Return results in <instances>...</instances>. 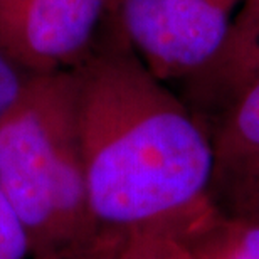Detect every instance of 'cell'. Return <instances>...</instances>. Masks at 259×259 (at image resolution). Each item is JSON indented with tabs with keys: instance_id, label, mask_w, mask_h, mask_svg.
Listing matches in <instances>:
<instances>
[{
	"instance_id": "obj_1",
	"label": "cell",
	"mask_w": 259,
	"mask_h": 259,
	"mask_svg": "<svg viewBox=\"0 0 259 259\" xmlns=\"http://www.w3.org/2000/svg\"><path fill=\"white\" fill-rule=\"evenodd\" d=\"M113 25L74 69L91 214L101 231L163 226L197 242L221 217L212 135Z\"/></svg>"
},
{
	"instance_id": "obj_2",
	"label": "cell",
	"mask_w": 259,
	"mask_h": 259,
	"mask_svg": "<svg viewBox=\"0 0 259 259\" xmlns=\"http://www.w3.org/2000/svg\"><path fill=\"white\" fill-rule=\"evenodd\" d=\"M0 189L32 259L67 256L103 232L88 197L74 69L24 77L0 118Z\"/></svg>"
},
{
	"instance_id": "obj_3",
	"label": "cell",
	"mask_w": 259,
	"mask_h": 259,
	"mask_svg": "<svg viewBox=\"0 0 259 259\" xmlns=\"http://www.w3.org/2000/svg\"><path fill=\"white\" fill-rule=\"evenodd\" d=\"M242 0H116L113 19L140 59L165 82L189 81L224 46Z\"/></svg>"
},
{
	"instance_id": "obj_4",
	"label": "cell",
	"mask_w": 259,
	"mask_h": 259,
	"mask_svg": "<svg viewBox=\"0 0 259 259\" xmlns=\"http://www.w3.org/2000/svg\"><path fill=\"white\" fill-rule=\"evenodd\" d=\"M116 0H0V54L24 76L76 69Z\"/></svg>"
},
{
	"instance_id": "obj_5",
	"label": "cell",
	"mask_w": 259,
	"mask_h": 259,
	"mask_svg": "<svg viewBox=\"0 0 259 259\" xmlns=\"http://www.w3.org/2000/svg\"><path fill=\"white\" fill-rule=\"evenodd\" d=\"M215 175L231 202L259 185V74L219 115L214 135Z\"/></svg>"
},
{
	"instance_id": "obj_6",
	"label": "cell",
	"mask_w": 259,
	"mask_h": 259,
	"mask_svg": "<svg viewBox=\"0 0 259 259\" xmlns=\"http://www.w3.org/2000/svg\"><path fill=\"white\" fill-rule=\"evenodd\" d=\"M257 74L259 0H242L219 54L184 84L195 105L221 115Z\"/></svg>"
},
{
	"instance_id": "obj_7",
	"label": "cell",
	"mask_w": 259,
	"mask_h": 259,
	"mask_svg": "<svg viewBox=\"0 0 259 259\" xmlns=\"http://www.w3.org/2000/svg\"><path fill=\"white\" fill-rule=\"evenodd\" d=\"M116 259H199V251L182 231L152 226L120 232Z\"/></svg>"
},
{
	"instance_id": "obj_8",
	"label": "cell",
	"mask_w": 259,
	"mask_h": 259,
	"mask_svg": "<svg viewBox=\"0 0 259 259\" xmlns=\"http://www.w3.org/2000/svg\"><path fill=\"white\" fill-rule=\"evenodd\" d=\"M195 246L207 259H259V219L247 215L224 219L221 215Z\"/></svg>"
},
{
	"instance_id": "obj_9",
	"label": "cell",
	"mask_w": 259,
	"mask_h": 259,
	"mask_svg": "<svg viewBox=\"0 0 259 259\" xmlns=\"http://www.w3.org/2000/svg\"><path fill=\"white\" fill-rule=\"evenodd\" d=\"M0 259H32L27 231L0 189Z\"/></svg>"
},
{
	"instance_id": "obj_10",
	"label": "cell",
	"mask_w": 259,
	"mask_h": 259,
	"mask_svg": "<svg viewBox=\"0 0 259 259\" xmlns=\"http://www.w3.org/2000/svg\"><path fill=\"white\" fill-rule=\"evenodd\" d=\"M118 237L120 232L103 231L95 242L59 259H116Z\"/></svg>"
},
{
	"instance_id": "obj_11",
	"label": "cell",
	"mask_w": 259,
	"mask_h": 259,
	"mask_svg": "<svg viewBox=\"0 0 259 259\" xmlns=\"http://www.w3.org/2000/svg\"><path fill=\"white\" fill-rule=\"evenodd\" d=\"M24 74L15 69L7 59L0 54V118L12 105L15 96L19 95V90L22 86Z\"/></svg>"
},
{
	"instance_id": "obj_12",
	"label": "cell",
	"mask_w": 259,
	"mask_h": 259,
	"mask_svg": "<svg viewBox=\"0 0 259 259\" xmlns=\"http://www.w3.org/2000/svg\"><path fill=\"white\" fill-rule=\"evenodd\" d=\"M232 205L236 209V215H247L259 219V185L244 195L237 197L236 200H232Z\"/></svg>"
},
{
	"instance_id": "obj_13",
	"label": "cell",
	"mask_w": 259,
	"mask_h": 259,
	"mask_svg": "<svg viewBox=\"0 0 259 259\" xmlns=\"http://www.w3.org/2000/svg\"><path fill=\"white\" fill-rule=\"evenodd\" d=\"M197 251H199V249H197ZM199 259H207V257H204V256H202L200 252H199Z\"/></svg>"
}]
</instances>
